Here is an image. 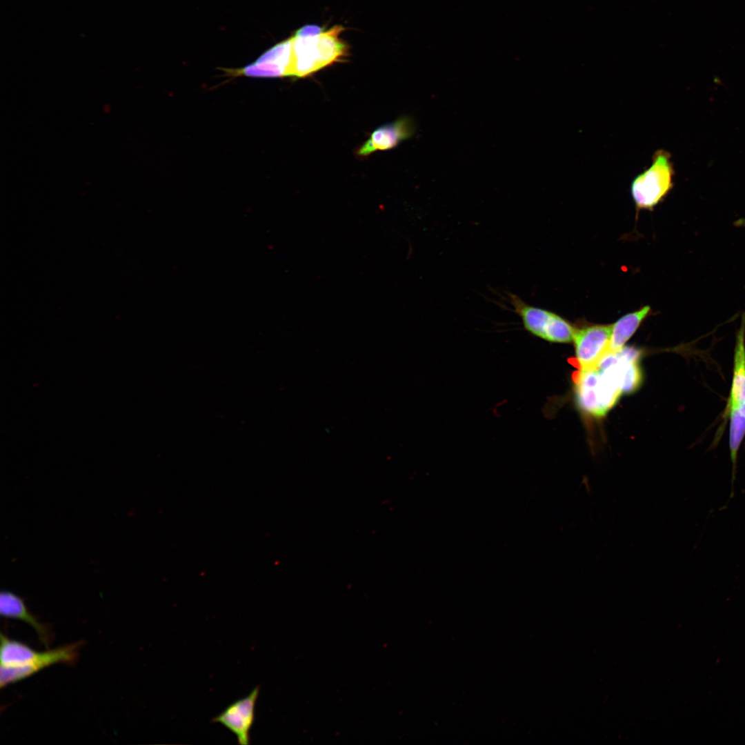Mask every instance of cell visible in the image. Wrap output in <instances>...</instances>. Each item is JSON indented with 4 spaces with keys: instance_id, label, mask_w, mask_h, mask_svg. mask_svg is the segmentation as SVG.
<instances>
[{
    "instance_id": "cell-3",
    "label": "cell",
    "mask_w": 745,
    "mask_h": 745,
    "mask_svg": "<svg viewBox=\"0 0 745 745\" xmlns=\"http://www.w3.org/2000/svg\"><path fill=\"white\" fill-rule=\"evenodd\" d=\"M674 170L670 154L656 150L650 166L637 175L630 184L632 199L637 210H653L673 186Z\"/></svg>"
},
{
    "instance_id": "cell-1",
    "label": "cell",
    "mask_w": 745,
    "mask_h": 745,
    "mask_svg": "<svg viewBox=\"0 0 745 745\" xmlns=\"http://www.w3.org/2000/svg\"><path fill=\"white\" fill-rule=\"evenodd\" d=\"M624 374L625 363L618 353L606 355L595 368L575 373L580 408L594 417L606 415L623 393Z\"/></svg>"
},
{
    "instance_id": "cell-14",
    "label": "cell",
    "mask_w": 745,
    "mask_h": 745,
    "mask_svg": "<svg viewBox=\"0 0 745 745\" xmlns=\"http://www.w3.org/2000/svg\"><path fill=\"white\" fill-rule=\"evenodd\" d=\"M323 29L317 26H306L299 29L294 35L297 37H306L316 35L321 33Z\"/></svg>"
},
{
    "instance_id": "cell-4",
    "label": "cell",
    "mask_w": 745,
    "mask_h": 745,
    "mask_svg": "<svg viewBox=\"0 0 745 745\" xmlns=\"http://www.w3.org/2000/svg\"><path fill=\"white\" fill-rule=\"evenodd\" d=\"M508 302L530 335L550 343H569L576 328L566 319L549 310L526 303L519 296L507 293Z\"/></svg>"
},
{
    "instance_id": "cell-10",
    "label": "cell",
    "mask_w": 745,
    "mask_h": 745,
    "mask_svg": "<svg viewBox=\"0 0 745 745\" xmlns=\"http://www.w3.org/2000/svg\"><path fill=\"white\" fill-rule=\"evenodd\" d=\"M0 614L6 618L25 622L33 628L40 641L48 648L53 637L51 629L48 624L39 621L19 595L8 590H2L0 593Z\"/></svg>"
},
{
    "instance_id": "cell-7",
    "label": "cell",
    "mask_w": 745,
    "mask_h": 745,
    "mask_svg": "<svg viewBox=\"0 0 745 745\" xmlns=\"http://www.w3.org/2000/svg\"><path fill=\"white\" fill-rule=\"evenodd\" d=\"M81 646L82 642H78L43 651L37 659L26 664L18 666L1 665V688H2L8 684L26 679L52 665L61 663L72 664L77 659L79 650Z\"/></svg>"
},
{
    "instance_id": "cell-2",
    "label": "cell",
    "mask_w": 745,
    "mask_h": 745,
    "mask_svg": "<svg viewBox=\"0 0 745 745\" xmlns=\"http://www.w3.org/2000/svg\"><path fill=\"white\" fill-rule=\"evenodd\" d=\"M343 30L342 26H335L316 35L291 37V60L287 77H305L343 60L348 54V46L339 37Z\"/></svg>"
},
{
    "instance_id": "cell-6",
    "label": "cell",
    "mask_w": 745,
    "mask_h": 745,
    "mask_svg": "<svg viewBox=\"0 0 745 745\" xmlns=\"http://www.w3.org/2000/svg\"><path fill=\"white\" fill-rule=\"evenodd\" d=\"M291 37L275 45L252 63L244 68L223 69L230 77L277 78L288 76L291 60Z\"/></svg>"
},
{
    "instance_id": "cell-5",
    "label": "cell",
    "mask_w": 745,
    "mask_h": 745,
    "mask_svg": "<svg viewBox=\"0 0 745 745\" xmlns=\"http://www.w3.org/2000/svg\"><path fill=\"white\" fill-rule=\"evenodd\" d=\"M612 325L595 324L576 328L573 341L579 370L596 368L607 355Z\"/></svg>"
},
{
    "instance_id": "cell-12",
    "label": "cell",
    "mask_w": 745,
    "mask_h": 745,
    "mask_svg": "<svg viewBox=\"0 0 745 745\" xmlns=\"http://www.w3.org/2000/svg\"><path fill=\"white\" fill-rule=\"evenodd\" d=\"M650 311L651 308L649 306H644L636 311L622 316L614 323L612 325L611 337L607 355L620 351L649 315Z\"/></svg>"
},
{
    "instance_id": "cell-13",
    "label": "cell",
    "mask_w": 745,
    "mask_h": 745,
    "mask_svg": "<svg viewBox=\"0 0 745 745\" xmlns=\"http://www.w3.org/2000/svg\"><path fill=\"white\" fill-rule=\"evenodd\" d=\"M41 653L1 633V665L18 666L28 664L37 659Z\"/></svg>"
},
{
    "instance_id": "cell-8",
    "label": "cell",
    "mask_w": 745,
    "mask_h": 745,
    "mask_svg": "<svg viewBox=\"0 0 745 745\" xmlns=\"http://www.w3.org/2000/svg\"><path fill=\"white\" fill-rule=\"evenodd\" d=\"M259 694V686H257L248 695L228 705L212 722L221 724L232 733L239 744H249Z\"/></svg>"
},
{
    "instance_id": "cell-15",
    "label": "cell",
    "mask_w": 745,
    "mask_h": 745,
    "mask_svg": "<svg viewBox=\"0 0 745 745\" xmlns=\"http://www.w3.org/2000/svg\"><path fill=\"white\" fill-rule=\"evenodd\" d=\"M735 225L737 226L745 227V219H741L735 222Z\"/></svg>"
},
{
    "instance_id": "cell-9",
    "label": "cell",
    "mask_w": 745,
    "mask_h": 745,
    "mask_svg": "<svg viewBox=\"0 0 745 745\" xmlns=\"http://www.w3.org/2000/svg\"><path fill=\"white\" fill-rule=\"evenodd\" d=\"M413 131V122L408 118H401L375 130L359 149L357 154L367 156L377 150L391 149L410 137Z\"/></svg>"
},
{
    "instance_id": "cell-11",
    "label": "cell",
    "mask_w": 745,
    "mask_h": 745,
    "mask_svg": "<svg viewBox=\"0 0 745 745\" xmlns=\"http://www.w3.org/2000/svg\"><path fill=\"white\" fill-rule=\"evenodd\" d=\"M745 381V314L743 315L741 327L736 336L733 373L728 401L724 417L732 412L739 410L741 396Z\"/></svg>"
},
{
    "instance_id": "cell-16",
    "label": "cell",
    "mask_w": 745,
    "mask_h": 745,
    "mask_svg": "<svg viewBox=\"0 0 745 745\" xmlns=\"http://www.w3.org/2000/svg\"><path fill=\"white\" fill-rule=\"evenodd\" d=\"M739 410L745 417V401L740 405Z\"/></svg>"
}]
</instances>
